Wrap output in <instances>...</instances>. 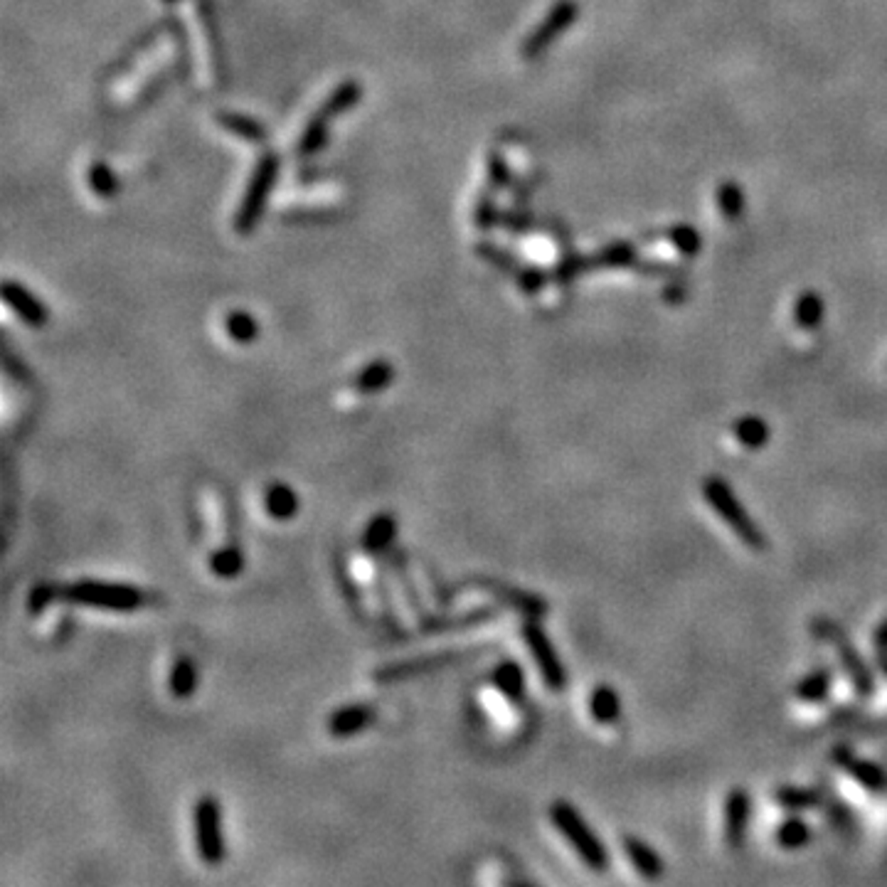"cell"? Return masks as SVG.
<instances>
[{
    "mask_svg": "<svg viewBox=\"0 0 887 887\" xmlns=\"http://www.w3.org/2000/svg\"><path fill=\"white\" fill-rule=\"evenodd\" d=\"M491 681L498 688V692L510 702H520L525 695V673L520 663L515 661H501V663L493 668V675Z\"/></svg>",
    "mask_w": 887,
    "mask_h": 887,
    "instance_id": "7c38bea8",
    "label": "cell"
},
{
    "mask_svg": "<svg viewBox=\"0 0 887 887\" xmlns=\"http://www.w3.org/2000/svg\"><path fill=\"white\" fill-rule=\"evenodd\" d=\"M589 715L599 725H616L621 718V698L612 685H596L589 692Z\"/></svg>",
    "mask_w": 887,
    "mask_h": 887,
    "instance_id": "4fadbf2b",
    "label": "cell"
},
{
    "mask_svg": "<svg viewBox=\"0 0 887 887\" xmlns=\"http://www.w3.org/2000/svg\"><path fill=\"white\" fill-rule=\"evenodd\" d=\"M520 631H523L525 646H528V651H530L532 661H535V665H538V671H540L545 685L555 692L565 691V685H567V671H565V665H562V661H559L558 651H555V646H552V641L548 639V634L542 631L540 621L530 616L528 621H523V629Z\"/></svg>",
    "mask_w": 887,
    "mask_h": 887,
    "instance_id": "8992f818",
    "label": "cell"
},
{
    "mask_svg": "<svg viewBox=\"0 0 887 887\" xmlns=\"http://www.w3.org/2000/svg\"><path fill=\"white\" fill-rule=\"evenodd\" d=\"M774 801L787 811L801 814V811H811L824 804V798L816 789H804V787H779L774 791Z\"/></svg>",
    "mask_w": 887,
    "mask_h": 887,
    "instance_id": "ac0fdd59",
    "label": "cell"
},
{
    "mask_svg": "<svg viewBox=\"0 0 887 887\" xmlns=\"http://www.w3.org/2000/svg\"><path fill=\"white\" fill-rule=\"evenodd\" d=\"M264 506L274 520H291L299 510V496L289 483H272L266 488Z\"/></svg>",
    "mask_w": 887,
    "mask_h": 887,
    "instance_id": "5bb4252c",
    "label": "cell"
},
{
    "mask_svg": "<svg viewBox=\"0 0 887 887\" xmlns=\"http://www.w3.org/2000/svg\"><path fill=\"white\" fill-rule=\"evenodd\" d=\"M375 720V710L365 702H353L346 708L336 710L329 718V732L338 739L343 737H353L358 732H363L370 722Z\"/></svg>",
    "mask_w": 887,
    "mask_h": 887,
    "instance_id": "8fae6325",
    "label": "cell"
},
{
    "mask_svg": "<svg viewBox=\"0 0 887 887\" xmlns=\"http://www.w3.org/2000/svg\"><path fill=\"white\" fill-rule=\"evenodd\" d=\"M575 18H577V3H572V0H562V3H558V5L548 13V18L542 20V25L538 27L528 40H525L523 44L525 57L540 54L542 50H545V47H548V44L562 33V30H567V27L575 23Z\"/></svg>",
    "mask_w": 887,
    "mask_h": 887,
    "instance_id": "9c48e42d",
    "label": "cell"
},
{
    "mask_svg": "<svg viewBox=\"0 0 887 887\" xmlns=\"http://www.w3.org/2000/svg\"><path fill=\"white\" fill-rule=\"evenodd\" d=\"M5 301L18 310L20 319L30 323V326H44L47 323V309L43 303L35 301L25 289H18V286L8 284L5 286Z\"/></svg>",
    "mask_w": 887,
    "mask_h": 887,
    "instance_id": "e0dca14e",
    "label": "cell"
},
{
    "mask_svg": "<svg viewBox=\"0 0 887 887\" xmlns=\"http://www.w3.org/2000/svg\"><path fill=\"white\" fill-rule=\"evenodd\" d=\"M673 242L683 249L685 254H692V252L698 249V234H695V230H691V227H678V230L673 232Z\"/></svg>",
    "mask_w": 887,
    "mask_h": 887,
    "instance_id": "f1b7e54d",
    "label": "cell"
},
{
    "mask_svg": "<svg viewBox=\"0 0 887 887\" xmlns=\"http://www.w3.org/2000/svg\"><path fill=\"white\" fill-rule=\"evenodd\" d=\"M878 668L885 673V678H887V651H880L878 653Z\"/></svg>",
    "mask_w": 887,
    "mask_h": 887,
    "instance_id": "4dcf8cb0",
    "label": "cell"
},
{
    "mask_svg": "<svg viewBox=\"0 0 887 887\" xmlns=\"http://www.w3.org/2000/svg\"><path fill=\"white\" fill-rule=\"evenodd\" d=\"M702 498L718 513L720 520L735 532V538L742 545L757 552L767 550V545H769L767 535H764L759 525L754 523L752 515L747 513V508L735 496V491H732L728 481L720 479V476H708L702 481Z\"/></svg>",
    "mask_w": 887,
    "mask_h": 887,
    "instance_id": "6da1fadb",
    "label": "cell"
},
{
    "mask_svg": "<svg viewBox=\"0 0 887 887\" xmlns=\"http://www.w3.org/2000/svg\"><path fill=\"white\" fill-rule=\"evenodd\" d=\"M831 683H834L831 671L828 668H816V671H811L798 681L794 695H796V701L808 702V705L824 702L828 698V692H831Z\"/></svg>",
    "mask_w": 887,
    "mask_h": 887,
    "instance_id": "9a60e30c",
    "label": "cell"
},
{
    "mask_svg": "<svg viewBox=\"0 0 887 887\" xmlns=\"http://www.w3.org/2000/svg\"><path fill=\"white\" fill-rule=\"evenodd\" d=\"M732 434H735V439L745 449H762L764 444L769 442V436H772V432H769V424L764 422L762 417H742V419H737L735 422V426H732Z\"/></svg>",
    "mask_w": 887,
    "mask_h": 887,
    "instance_id": "ffe728a7",
    "label": "cell"
},
{
    "mask_svg": "<svg viewBox=\"0 0 887 887\" xmlns=\"http://www.w3.org/2000/svg\"><path fill=\"white\" fill-rule=\"evenodd\" d=\"M749 814H752V798L742 787L728 791L725 804H722V834H725V843L728 848L737 851L742 841H745L747 824H749Z\"/></svg>",
    "mask_w": 887,
    "mask_h": 887,
    "instance_id": "ba28073f",
    "label": "cell"
},
{
    "mask_svg": "<svg viewBox=\"0 0 887 887\" xmlns=\"http://www.w3.org/2000/svg\"><path fill=\"white\" fill-rule=\"evenodd\" d=\"M831 762H834L843 774H848L855 784H861L865 791H873V794L885 791L887 774L882 772L875 762L861 759L858 754H853V749H848V747H841V745L835 747L834 752H831Z\"/></svg>",
    "mask_w": 887,
    "mask_h": 887,
    "instance_id": "52a82bcc",
    "label": "cell"
},
{
    "mask_svg": "<svg viewBox=\"0 0 887 887\" xmlns=\"http://www.w3.org/2000/svg\"><path fill=\"white\" fill-rule=\"evenodd\" d=\"M196 683H197V673L196 665L187 656H180L170 668V678H168V688L170 695L177 698V701H186L196 692Z\"/></svg>",
    "mask_w": 887,
    "mask_h": 887,
    "instance_id": "44dd1931",
    "label": "cell"
},
{
    "mask_svg": "<svg viewBox=\"0 0 887 887\" xmlns=\"http://www.w3.org/2000/svg\"><path fill=\"white\" fill-rule=\"evenodd\" d=\"M821 319H824V301H821V296L816 291L801 293V299L794 306V320H796L798 329H816Z\"/></svg>",
    "mask_w": 887,
    "mask_h": 887,
    "instance_id": "603a6c76",
    "label": "cell"
},
{
    "mask_svg": "<svg viewBox=\"0 0 887 887\" xmlns=\"http://www.w3.org/2000/svg\"><path fill=\"white\" fill-rule=\"evenodd\" d=\"M446 661H452V658L449 656L422 658V661H405V663L385 665V668H380L377 673H373V678L375 681H380V683H385V681H402V678H412V675L429 673L432 668L446 663Z\"/></svg>",
    "mask_w": 887,
    "mask_h": 887,
    "instance_id": "d6986e66",
    "label": "cell"
},
{
    "mask_svg": "<svg viewBox=\"0 0 887 887\" xmlns=\"http://www.w3.org/2000/svg\"><path fill=\"white\" fill-rule=\"evenodd\" d=\"M395 535H397V520L390 513H380L375 515L373 520L367 523V528H365L363 545L370 552H382L390 548Z\"/></svg>",
    "mask_w": 887,
    "mask_h": 887,
    "instance_id": "2e32d148",
    "label": "cell"
},
{
    "mask_svg": "<svg viewBox=\"0 0 887 887\" xmlns=\"http://www.w3.org/2000/svg\"><path fill=\"white\" fill-rule=\"evenodd\" d=\"M718 207L720 213L725 215V220H737L742 215V207H745V197H742V190L735 183H725L720 186L718 190Z\"/></svg>",
    "mask_w": 887,
    "mask_h": 887,
    "instance_id": "484cf974",
    "label": "cell"
},
{
    "mask_svg": "<svg viewBox=\"0 0 887 887\" xmlns=\"http://www.w3.org/2000/svg\"><path fill=\"white\" fill-rule=\"evenodd\" d=\"M392 375H395V370H392V365L390 363H385V360H375V363H370L367 367H365L363 373L358 375V390L360 392H380L382 387H387L392 382Z\"/></svg>",
    "mask_w": 887,
    "mask_h": 887,
    "instance_id": "cb8c5ba5",
    "label": "cell"
},
{
    "mask_svg": "<svg viewBox=\"0 0 887 887\" xmlns=\"http://www.w3.org/2000/svg\"><path fill=\"white\" fill-rule=\"evenodd\" d=\"M227 330H230L232 340H237V343H252L257 338L259 326L247 313H232L230 320H227Z\"/></svg>",
    "mask_w": 887,
    "mask_h": 887,
    "instance_id": "4316f807",
    "label": "cell"
},
{
    "mask_svg": "<svg viewBox=\"0 0 887 887\" xmlns=\"http://www.w3.org/2000/svg\"><path fill=\"white\" fill-rule=\"evenodd\" d=\"M621 848H624L626 858H629V863L636 868L641 878L658 880L665 873L663 858L646 841H641L636 835H624L621 838Z\"/></svg>",
    "mask_w": 887,
    "mask_h": 887,
    "instance_id": "30bf717a",
    "label": "cell"
},
{
    "mask_svg": "<svg viewBox=\"0 0 887 887\" xmlns=\"http://www.w3.org/2000/svg\"><path fill=\"white\" fill-rule=\"evenodd\" d=\"M811 825L804 821V818H798V816H789L787 821H781L779 824V828H777V843H779L781 848H787V851H798V848H804L808 841H811Z\"/></svg>",
    "mask_w": 887,
    "mask_h": 887,
    "instance_id": "7402d4cb",
    "label": "cell"
},
{
    "mask_svg": "<svg viewBox=\"0 0 887 887\" xmlns=\"http://www.w3.org/2000/svg\"><path fill=\"white\" fill-rule=\"evenodd\" d=\"M193 828L200 858L207 865H220L224 861V831H222V808L215 796H200L193 806Z\"/></svg>",
    "mask_w": 887,
    "mask_h": 887,
    "instance_id": "5b68a950",
    "label": "cell"
},
{
    "mask_svg": "<svg viewBox=\"0 0 887 887\" xmlns=\"http://www.w3.org/2000/svg\"><path fill=\"white\" fill-rule=\"evenodd\" d=\"M57 596H60V587L37 585L35 589L30 592V599H27V609H30L33 614L43 612L44 606L52 602V599H57Z\"/></svg>",
    "mask_w": 887,
    "mask_h": 887,
    "instance_id": "83f0119b",
    "label": "cell"
},
{
    "mask_svg": "<svg viewBox=\"0 0 887 887\" xmlns=\"http://www.w3.org/2000/svg\"><path fill=\"white\" fill-rule=\"evenodd\" d=\"M811 634L816 636L818 641H824L828 646L835 648L838 653V661H841L843 671L848 675V681L853 683L855 692L861 698H870L875 692V678H873V671L865 663V658L858 653V648L848 639V634L843 629L841 624L828 616H816L811 621Z\"/></svg>",
    "mask_w": 887,
    "mask_h": 887,
    "instance_id": "3957f363",
    "label": "cell"
},
{
    "mask_svg": "<svg viewBox=\"0 0 887 887\" xmlns=\"http://www.w3.org/2000/svg\"><path fill=\"white\" fill-rule=\"evenodd\" d=\"M875 646H878V651H887V619L875 631Z\"/></svg>",
    "mask_w": 887,
    "mask_h": 887,
    "instance_id": "f546056e",
    "label": "cell"
},
{
    "mask_svg": "<svg viewBox=\"0 0 887 887\" xmlns=\"http://www.w3.org/2000/svg\"><path fill=\"white\" fill-rule=\"evenodd\" d=\"M550 821L587 868L595 870V873H604L606 870L609 855H606L604 843L599 841V835L589 828V824L582 818V814L569 801H555L552 804Z\"/></svg>",
    "mask_w": 887,
    "mask_h": 887,
    "instance_id": "7a4b0ae2",
    "label": "cell"
},
{
    "mask_svg": "<svg viewBox=\"0 0 887 887\" xmlns=\"http://www.w3.org/2000/svg\"><path fill=\"white\" fill-rule=\"evenodd\" d=\"M60 596L67 602L121 614L133 612L143 604V592L138 587L124 585V582H104V579H80L74 585L60 587Z\"/></svg>",
    "mask_w": 887,
    "mask_h": 887,
    "instance_id": "277c9868",
    "label": "cell"
},
{
    "mask_svg": "<svg viewBox=\"0 0 887 887\" xmlns=\"http://www.w3.org/2000/svg\"><path fill=\"white\" fill-rule=\"evenodd\" d=\"M210 569L222 579H234L244 569V558L237 548H222L210 558Z\"/></svg>",
    "mask_w": 887,
    "mask_h": 887,
    "instance_id": "d4e9b609",
    "label": "cell"
}]
</instances>
